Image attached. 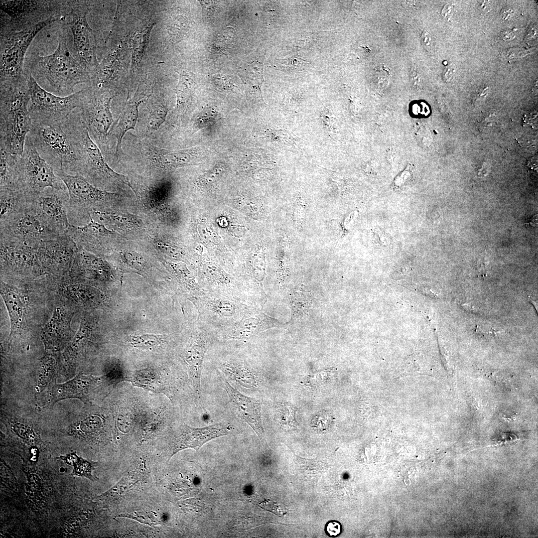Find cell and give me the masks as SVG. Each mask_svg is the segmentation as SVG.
Wrapping results in <instances>:
<instances>
[{"label":"cell","instance_id":"cell-1","mask_svg":"<svg viewBox=\"0 0 538 538\" xmlns=\"http://www.w3.org/2000/svg\"><path fill=\"white\" fill-rule=\"evenodd\" d=\"M63 25L58 46L53 53L41 56L33 52L28 56L27 74L46 91L64 97L74 93L76 85H92L95 81L73 55L68 44L67 28Z\"/></svg>","mask_w":538,"mask_h":538},{"label":"cell","instance_id":"cell-2","mask_svg":"<svg viewBox=\"0 0 538 538\" xmlns=\"http://www.w3.org/2000/svg\"><path fill=\"white\" fill-rule=\"evenodd\" d=\"M0 82V148L21 156L33 124L27 79L25 74Z\"/></svg>","mask_w":538,"mask_h":538},{"label":"cell","instance_id":"cell-3","mask_svg":"<svg viewBox=\"0 0 538 538\" xmlns=\"http://www.w3.org/2000/svg\"><path fill=\"white\" fill-rule=\"evenodd\" d=\"M75 110L63 125L74 141L79 154V166L75 174L82 176L90 183L117 180L133 189L128 178L114 171L107 163L85 127L79 111Z\"/></svg>","mask_w":538,"mask_h":538},{"label":"cell","instance_id":"cell-4","mask_svg":"<svg viewBox=\"0 0 538 538\" xmlns=\"http://www.w3.org/2000/svg\"><path fill=\"white\" fill-rule=\"evenodd\" d=\"M28 136L41 157L54 171L76 173L79 158L74 141L59 122H35Z\"/></svg>","mask_w":538,"mask_h":538},{"label":"cell","instance_id":"cell-5","mask_svg":"<svg viewBox=\"0 0 538 538\" xmlns=\"http://www.w3.org/2000/svg\"><path fill=\"white\" fill-rule=\"evenodd\" d=\"M91 2L69 0L68 10L61 21L71 31L73 55L96 81L99 64L97 42L95 31L90 26L87 18L91 9Z\"/></svg>","mask_w":538,"mask_h":538},{"label":"cell","instance_id":"cell-6","mask_svg":"<svg viewBox=\"0 0 538 538\" xmlns=\"http://www.w3.org/2000/svg\"><path fill=\"white\" fill-rule=\"evenodd\" d=\"M69 0H0V31H17L50 18L60 19Z\"/></svg>","mask_w":538,"mask_h":538},{"label":"cell","instance_id":"cell-7","mask_svg":"<svg viewBox=\"0 0 538 538\" xmlns=\"http://www.w3.org/2000/svg\"><path fill=\"white\" fill-rule=\"evenodd\" d=\"M17 185L31 202L47 188L67 189L53 168L39 154L28 135L18 163Z\"/></svg>","mask_w":538,"mask_h":538},{"label":"cell","instance_id":"cell-8","mask_svg":"<svg viewBox=\"0 0 538 538\" xmlns=\"http://www.w3.org/2000/svg\"><path fill=\"white\" fill-rule=\"evenodd\" d=\"M80 92L78 109L82 120L97 145L104 146L114 123L111 110L114 91L92 85L82 89Z\"/></svg>","mask_w":538,"mask_h":538},{"label":"cell","instance_id":"cell-9","mask_svg":"<svg viewBox=\"0 0 538 538\" xmlns=\"http://www.w3.org/2000/svg\"><path fill=\"white\" fill-rule=\"evenodd\" d=\"M55 172L68 192L67 210L69 222L78 223L84 215L89 217L94 210H107V207L117 197L116 193L102 190L79 175L68 173L63 169Z\"/></svg>","mask_w":538,"mask_h":538},{"label":"cell","instance_id":"cell-10","mask_svg":"<svg viewBox=\"0 0 538 538\" xmlns=\"http://www.w3.org/2000/svg\"><path fill=\"white\" fill-rule=\"evenodd\" d=\"M57 21L60 19L52 17L19 31H0V81L25 75V55L32 40L42 29Z\"/></svg>","mask_w":538,"mask_h":538},{"label":"cell","instance_id":"cell-11","mask_svg":"<svg viewBox=\"0 0 538 538\" xmlns=\"http://www.w3.org/2000/svg\"><path fill=\"white\" fill-rule=\"evenodd\" d=\"M25 76L30 98L28 110L32 123H63L78 109L80 90L67 96H57L43 88L31 75L25 74Z\"/></svg>","mask_w":538,"mask_h":538},{"label":"cell","instance_id":"cell-12","mask_svg":"<svg viewBox=\"0 0 538 538\" xmlns=\"http://www.w3.org/2000/svg\"><path fill=\"white\" fill-rule=\"evenodd\" d=\"M199 313L198 320L216 333L228 328L254 306L219 294L204 291L191 298Z\"/></svg>","mask_w":538,"mask_h":538},{"label":"cell","instance_id":"cell-13","mask_svg":"<svg viewBox=\"0 0 538 538\" xmlns=\"http://www.w3.org/2000/svg\"><path fill=\"white\" fill-rule=\"evenodd\" d=\"M32 203L24 210L0 222V239L36 246L42 241L59 235L44 222Z\"/></svg>","mask_w":538,"mask_h":538},{"label":"cell","instance_id":"cell-14","mask_svg":"<svg viewBox=\"0 0 538 538\" xmlns=\"http://www.w3.org/2000/svg\"><path fill=\"white\" fill-rule=\"evenodd\" d=\"M190 331L180 357L187 369L193 389L199 397L204 358L209 347L216 342L217 333L198 320Z\"/></svg>","mask_w":538,"mask_h":538},{"label":"cell","instance_id":"cell-15","mask_svg":"<svg viewBox=\"0 0 538 538\" xmlns=\"http://www.w3.org/2000/svg\"><path fill=\"white\" fill-rule=\"evenodd\" d=\"M67 189H45L33 201V207L47 225L58 234H67L69 222L67 205Z\"/></svg>","mask_w":538,"mask_h":538},{"label":"cell","instance_id":"cell-16","mask_svg":"<svg viewBox=\"0 0 538 538\" xmlns=\"http://www.w3.org/2000/svg\"><path fill=\"white\" fill-rule=\"evenodd\" d=\"M106 53L99 63L95 84L114 90L126 67L131 53L127 36L117 40L109 34L106 40Z\"/></svg>","mask_w":538,"mask_h":538},{"label":"cell","instance_id":"cell-17","mask_svg":"<svg viewBox=\"0 0 538 538\" xmlns=\"http://www.w3.org/2000/svg\"><path fill=\"white\" fill-rule=\"evenodd\" d=\"M2 269L12 273H37L42 271L37 246L0 239Z\"/></svg>","mask_w":538,"mask_h":538},{"label":"cell","instance_id":"cell-18","mask_svg":"<svg viewBox=\"0 0 538 538\" xmlns=\"http://www.w3.org/2000/svg\"><path fill=\"white\" fill-rule=\"evenodd\" d=\"M256 307H252L231 326L217 333L216 342H246L260 332L277 325L273 319L259 311Z\"/></svg>","mask_w":538,"mask_h":538},{"label":"cell","instance_id":"cell-19","mask_svg":"<svg viewBox=\"0 0 538 538\" xmlns=\"http://www.w3.org/2000/svg\"><path fill=\"white\" fill-rule=\"evenodd\" d=\"M229 431V427L222 423H217L203 427H194L184 424L172 440L170 458L185 449L192 448L198 451L209 441L226 435Z\"/></svg>","mask_w":538,"mask_h":538},{"label":"cell","instance_id":"cell-20","mask_svg":"<svg viewBox=\"0 0 538 538\" xmlns=\"http://www.w3.org/2000/svg\"><path fill=\"white\" fill-rule=\"evenodd\" d=\"M221 385L228 395L229 402L239 416L263 439L264 430L261 418V406L258 400L248 397L232 386L225 379L220 378Z\"/></svg>","mask_w":538,"mask_h":538},{"label":"cell","instance_id":"cell-21","mask_svg":"<svg viewBox=\"0 0 538 538\" xmlns=\"http://www.w3.org/2000/svg\"><path fill=\"white\" fill-rule=\"evenodd\" d=\"M89 222L84 226L71 225L67 234L77 245L85 250H97L101 252L107 249L111 242L114 233L104 224L98 223L91 216Z\"/></svg>","mask_w":538,"mask_h":538},{"label":"cell","instance_id":"cell-22","mask_svg":"<svg viewBox=\"0 0 538 538\" xmlns=\"http://www.w3.org/2000/svg\"><path fill=\"white\" fill-rule=\"evenodd\" d=\"M157 22L152 15L140 19L131 34L126 35L131 51L130 78H135L142 66L148 46L150 33Z\"/></svg>","mask_w":538,"mask_h":538},{"label":"cell","instance_id":"cell-23","mask_svg":"<svg viewBox=\"0 0 538 538\" xmlns=\"http://www.w3.org/2000/svg\"><path fill=\"white\" fill-rule=\"evenodd\" d=\"M218 368L229 378L242 387L252 388L257 383L246 358L238 353L226 354L220 359Z\"/></svg>","mask_w":538,"mask_h":538},{"label":"cell","instance_id":"cell-24","mask_svg":"<svg viewBox=\"0 0 538 538\" xmlns=\"http://www.w3.org/2000/svg\"><path fill=\"white\" fill-rule=\"evenodd\" d=\"M101 379L92 376L81 375L63 385H56L53 387V400L69 398H78L84 403L89 402V395Z\"/></svg>","mask_w":538,"mask_h":538},{"label":"cell","instance_id":"cell-25","mask_svg":"<svg viewBox=\"0 0 538 538\" xmlns=\"http://www.w3.org/2000/svg\"><path fill=\"white\" fill-rule=\"evenodd\" d=\"M145 99L130 100L126 105L120 116L114 123L110 134L117 139L116 155L118 156L121 149L123 138L125 134L134 129L138 116V108Z\"/></svg>","mask_w":538,"mask_h":538},{"label":"cell","instance_id":"cell-26","mask_svg":"<svg viewBox=\"0 0 538 538\" xmlns=\"http://www.w3.org/2000/svg\"><path fill=\"white\" fill-rule=\"evenodd\" d=\"M32 203L19 188H0V222L24 210Z\"/></svg>","mask_w":538,"mask_h":538},{"label":"cell","instance_id":"cell-27","mask_svg":"<svg viewBox=\"0 0 538 538\" xmlns=\"http://www.w3.org/2000/svg\"><path fill=\"white\" fill-rule=\"evenodd\" d=\"M0 282L1 295L10 317L12 332L21 326L24 312L23 302L17 289L2 280Z\"/></svg>","mask_w":538,"mask_h":538},{"label":"cell","instance_id":"cell-28","mask_svg":"<svg viewBox=\"0 0 538 538\" xmlns=\"http://www.w3.org/2000/svg\"><path fill=\"white\" fill-rule=\"evenodd\" d=\"M150 157L158 167L171 169L189 163L191 157L187 151L171 150L150 145L148 147Z\"/></svg>","mask_w":538,"mask_h":538},{"label":"cell","instance_id":"cell-29","mask_svg":"<svg viewBox=\"0 0 538 538\" xmlns=\"http://www.w3.org/2000/svg\"><path fill=\"white\" fill-rule=\"evenodd\" d=\"M20 157L0 149V188H19L18 165Z\"/></svg>","mask_w":538,"mask_h":538},{"label":"cell","instance_id":"cell-30","mask_svg":"<svg viewBox=\"0 0 538 538\" xmlns=\"http://www.w3.org/2000/svg\"><path fill=\"white\" fill-rule=\"evenodd\" d=\"M160 380L156 371L150 368L127 373L126 378V381L131 383L134 386L153 392L162 391Z\"/></svg>","mask_w":538,"mask_h":538},{"label":"cell","instance_id":"cell-31","mask_svg":"<svg viewBox=\"0 0 538 538\" xmlns=\"http://www.w3.org/2000/svg\"><path fill=\"white\" fill-rule=\"evenodd\" d=\"M94 215L100 221L105 224L114 227L134 228L138 227L139 223L134 216L121 212L114 211L112 210L93 211L90 215Z\"/></svg>","mask_w":538,"mask_h":538},{"label":"cell","instance_id":"cell-32","mask_svg":"<svg viewBox=\"0 0 538 538\" xmlns=\"http://www.w3.org/2000/svg\"><path fill=\"white\" fill-rule=\"evenodd\" d=\"M70 319L60 308H57L44 329L45 338L57 340L66 336L69 331Z\"/></svg>","mask_w":538,"mask_h":538},{"label":"cell","instance_id":"cell-33","mask_svg":"<svg viewBox=\"0 0 538 538\" xmlns=\"http://www.w3.org/2000/svg\"><path fill=\"white\" fill-rule=\"evenodd\" d=\"M66 290L75 301L82 304H91L97 302L98 292L91 286L79 283L71 284L67 286Z\"/></svg>","mask_w":538,"mask_h":538},{"label":"cell","instance_id":"cell-34","mask_svg":"<svg viewBox=\"0 0 538 538\" xmlns=\"http://www.w3.org/2000/svg\"><path fill=\"white\" fill-rule=\"evenodd\" d=\"M163 336L154 334H141L131 335L128 338V342L134 348L147 350L157 347L166 342Z\"/></svg>","mask_w":538,"mask_h":538},{"label":"cell","instance_id":"cell-35","mask_svg":"<svg viewBox=\"0 0 538 538\" xmlns=\"http://www.w3.org/2000/svg\"><path fill=\"white\" fill-rule=\"evenodd\" d=\"M240 75L245 83L260 89L264 81L263 65L259 62H253L246 66Z\"/></svg>","mask_w":538,"mask_h":538},{"label":"cell","instance_id":"cell-36","mask_svg":"<svg viewBox=\"0 0 538 538\" xmlns=\"http://www.w3.org/2000/svg\"><path fill=\"white\" fill-rule=\"evenodd\" d=\"M168 113L167 107L163 104L154 106L147 119V127L151 131L157 130L163 123Z\"/></svg>","mask_w":538,"mask_h":538},{"label":"cell","instance_id":"cell-37","mask_svg":"<svg viewBox=\"0 0 538 538\" xmlns=\"http://www.w3.org/2000/svg\"><path fill=\"white\" fill-rule=\"evenodd\" d=\"M97 465L98 462L79 457L73 466L72 475L85 477L94 481L97 478L93 476L92 472Z\"/></svg>","mask_w":538,"mask_h":538},{"label":"cell","instance_id":"cell-38","mask_svg":"<svg viewBox=\"0 0 538 538\" xmlns=\"http://www.w3.org/2000/svg\"><path fill=\"white\" fill-rule=\"evenodd\" d=\"M260 506L279 516L286 515L289 512L285 505L275 501H265L260 504Z\"/></svg>","mask_w":538,"mask_h":538},{"label":"cell","instance_id":"cell-39","mask_svg":"<svg viewBox=\"0 0 538 538\" xmlns=\"http://www.w3.org/2000/svg\"><path fill=\"white\" fill-rule=\"evenodd\" d=\"M325 531L328 536L336 537L341 533V526L337 521H330L325 525Z\"/></svg>","mask_w":538,"mask_h":538},{"label":"cell","instance_id":"cell-40","mask_svg":"<svg viewBox=\"0 0 538 538\" xmlns=\"http://www.w3.org/2000/svg\"><path fill=\"white\" fill-rule=\"evenodd\" d=\"M421 43L426 49H430L433 45V40L431 35L427 32H423L420 36Z\"/></svg>","mask_w":538,"mask_h":538},{"label":"cell","instance_id":"cell-41","mask_svg":"<svg viewBox=\"0 0 538 538\" xmlns=\"http://www.w3.org/2000/svg\"><path fill=\"white\" fill-rule=\"evenodd\" d=\"M79 457H78L75 453H72L70 454H68L65 456H60L57 457V459H60L63 460L66 464L71 466H74L75 463L78 460Z\"/></svg>","mask_w":538,"mask_h":538},{"label":"cell","instance_id":"cell-42","mask_svg":"<svg viewBox=\"0 0 538 538\" xmlns=\"http://www.w3.org/2000/svg\"><path fill=\"white\" fill-rule=\"evenodd\" d=\"M453 13V6L450 3L445 5L441 11L442 17L446 20H448L451 18Z\"/></svg>","mask_w":538,"mask_h":538},{"label":"cell","instance_id":"cell-43","mask_svg":"<svg viewBox=\"0 0 538 538\" xmlns=\"http://www.w3.org/2000/svg\"><path fill=\"white\" fill-rule=\"evenodd\" d=\"M514 11L511 8H506L501 11V17L504 21L510 20L514 15Z\"/></svg>","mask_w":538,"mask_h":538},{"label":"cell","instance_id":"cell-44","mask_svg":"<svg viewBox=\"0 0 538 538\" xmlns=\"http://www.w3.org/2000/svg\"><path fill=\"white\" fill-rule=\"evenodd\" d=\"M410 79L413 86L416 87L420 85L421 77L416 71L412 70L410 73Z\"/></svg>","mask_w":538,"mask_h":538},{"label":"cell","instance_id":"cell-45","mask_svg":"<svg viewBox=\"0 0 538 538\" xmlns=\"http://www.w3.org/2000/svg\"><path fill=\"white\" fill-rule=\"evenodd\" d=\"M515 33L511 30H505L501 33L502 39L505 41L512 40L515 38Z\"/></svg>","mask_w":538,"mask_h":538},{"label":"cell","instance_id":"cell-46","mask_svg":"<svg viewBox=\"0 0 538 538\" xmlns=\"http://www.w3.org/2000/svg\"><path fill=\"white\" fill-rule=\"evenodd\" d=\"M453 69L451 67H448L444 72V77L446 81H449L452 77L453 74Z\"/></svg>","mask_w":538,"mask_h":538},{"label":"cell","instance_id":"cell-47","mask_svg":"<svg viewBox=\"0 0 538 538\" xmlns=\"http://www.w3.org/2000/svg\"><path fill=\"white\" fill-rule=\"evenodd\" d=\"M488 2L489 1H480V2H479V6L480 9L485 11H488L490 6Z\"/></svg>","mask_w":538,"mask_h":538}]
</instances>
